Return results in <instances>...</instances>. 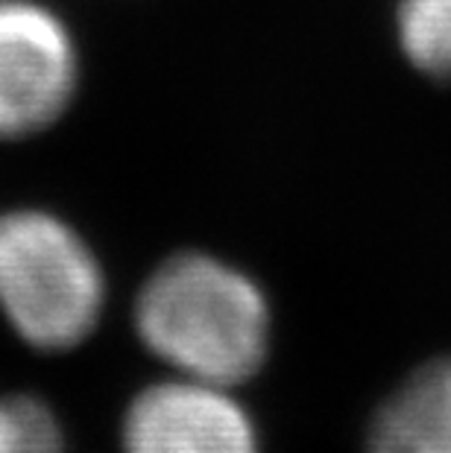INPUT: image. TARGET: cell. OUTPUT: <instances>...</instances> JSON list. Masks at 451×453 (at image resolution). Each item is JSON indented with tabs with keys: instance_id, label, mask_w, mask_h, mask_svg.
<instances>
[{
	"instance_id": "obj_1",
	"label": "cell",
	"mask_w": 451,
	"mask_h": 453,
	"mask_svg": "<svg viewBox=\"0 0 451 453\" xmlns=\"http://www.w3.org/2000/svg\"><path fill=\"white\" fill-rule=\"evenodd\" d=\"M136 327L159 360L211 387L249 380L270 349V307L258 284L197 252L165 260L147 278Z\"/></svg>"
},
{
	"instance_id": "obj_2",
	"label": "cell",
	"mask_w": 451,
	"mask_h": 453,
	"mask_svg": "<svg viewBox=\"0 0 451 453\" xmlns=\"http://www.w3.org/2000/svg\"><path fill=\"white\" fill-rule=\"evenodd\" d=\"M103 302V269L71 226L44 211L0 217V311L24 342L76 349L97 327Z\"/></svg>"
},
{
	"instance_id": "obj_3",
	"label": "cell",
	"mask_w": 451,
	"mask_h": 453,
	"mask_svg": "<svg viewBox=\"0 0 451 453\" xmlns=\"http://www.w3.org/2000/svg\"><path fill=\"white\" fill-rule=\"evenodd\" d=\"M76 88L71 33L33 0H0V138H30L68 109Z\"/></svg>"
},
{
	"instance_id": "obj_4",
	"label": "cell",
	"mask_w": 451,
	"mask_h": 453,
	"mask_svg": "<svg viewBox=\"0 0 451 453\" xmlns=\"http://www.w3.org/2000/svg\"><path fill=\"white\" fill-rule=\"evenodd\" d=\"M127 453H261L253 418L223 387L185 380L144 389L123 418Z\"/></svg>"
},
{
	"instance_id": "obj_5",
	"label": "cell",
	"mask_w": 451,
	"mask_h": 453,
	"mask_svg": "<svg viewBox=\"0 0 451 453\" xmlns=\"http://www.w3.org/2000/svg\"><path fill=\"white\" fill-rule=\"evenodd\" d=\"M367 453H451V357L425 363L384 401Z\"/></svg>"
},
{
	"instance_id": "obj_6",
	"label": "cell",
	"mask_w": 451,
	"mask_h": 453,
	"mask_svg": "<svg viewBox=\"0 0 451 453\" xmlns=\"http://www.w3.org/2000/svg\"><path fill=\"white\" fill-rule=\"evenodd\" d=\"M399 38L419 71L451 76V0H401Z\"/></svg>"
},
{
	"instance_id": "obj_7",
	"label": "cell",
	"mask_w": 451,
	"mask_h": 453,
	"mask_svg": "<svg viewBox=\"0 0 451 453\" xmlns=\"http://www.w3.org/2000/svg\"><path fill=\"white\" fill-rule=\"evenodd\" d=\"M0 453H62L53 410L33 395L0 398Z\"/></svg>"
}]
</instances>
